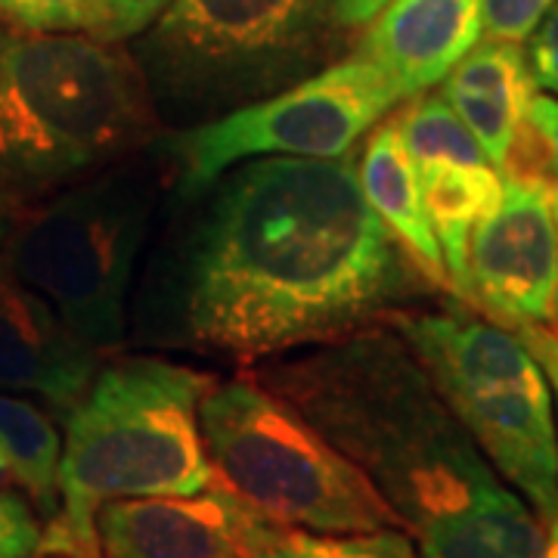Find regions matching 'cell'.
Returning <instances> with one entry per match:
<instances>
[{
	"label": "cell",
	"instance_id": "6da1fadb",
	"mask_svg": "<svg viewBox=\"0 0 558 558\" xmlns=\"http://www.w3.org/2000/svg\"><path fill=\"white\" fill-rule=\"evenodd\" d=\"M428 289L351 156H264L168 190L134 279L128 348L248 369L354 336Z\"/></svg>",
	"mask_w": 558,
	"mask_h": 558
},
{
	"label": "cell",
	"instance_id": "7a4b0ae2",
	"mask_svg": "<svg viewBox=\"0 0 558 558\" xmlns=\"http://www.w3.org/2000/svg\"><path fill=\"white\" fill-rule=\"evenodd\" d=\"M351 459L418 558H543L546 527L506 487L388 326L248 366Z\"/></svg>",
	"mask_w": 558,
	"mask_h": 558
},
{
	"label": "cell",
	"instance_id": "3957f363",
	"mask_svg": "<svg viewBox=\"0 0 558 558\" xmlns=\"http://www.w3.org/2000/svg\"><path fill=\"white\" fill-rule=\"evenodd\" d=\"M215 373L161 354L102 357L62 416L60 512L44 521L40 556L100 558L97 512L112 499L190 497L215 484L199 403Z\"/></svg>",
	"mask_w": 558,
	"mask_h": 558
},
{
	"label": "cell",
	"instance_id": "277c9868",
	"mask_svg": "<svg viewBox=\"0 0 558 558\" xmlns=\"http://www.w3.org/2000/svg\"><path fill=\"white\" fill-rule=\"evenodd\" d=\"M161 131L134 53L0 22V193L16 208L137 156Z\"/></svg>",
	"mask_w": 558,
	"mask_h": 558
},
{
	"label": "cell",
	"instance_id": "5b68a950",
	"mask_svg": "<svg viewBox=\"0 0 558 558\" xmlns=\"http://www.w3.org/2000/svg\"><path fill=\"white\" fill-rule=\"evenodd\" d=\"M161 134L137 156L20 208L0 245V264L102 357L128 348L140 258L171 190Z\"/></svg>",
	"mask_w": 558,
	"mask_h": 558
},
{
	"label": "cell",
	"instance_id": "8992f818",
	"mask_svg": "<svg viewBox=\"0 0 558 558\" xmlns=\"http://www.w3.org/2000/svg\"><path fill=\"white\" fill-rule=\"evenodd\" d=\"M344 35L336 0H171L134 60L161 128L180 131L326 69Z\"/></svg>",
	"mask_w": 558,
	"mask_h": 558
},
{
	"label": "cell",
	"instance_id": "52a82bcc",
	"mask_svg": "<svg viewBox=\"0 0 558 558\" xmlns=\"http://www.w3.org/2000/svg\"><path fill=\"white\" fill-rule=\"evenodd\" d=\"M422 363L444 403L534 515L558 519V428L553 391L515 329L472 307H398L381 317Z\"/></svg>",
	"mask_w": 558,
	"mask_h": 558
},
{
	"label": "cell",
	"instance_id": "ba28073f",
	"mask_svg": "<svg viewBox=\"0 0 558 558\" xmlns=\"http://www.w3.org/2000/svg\"><path fill=\"white\" fill-rule=\"evenodd\" d=\"M199 428L215 478L264 519L314 534L403 531L357 465L248 369L211 381Z\"/></svg>",
	"mask_w": 558,
	"mask_h": 558
},
{
	"label": "cell",
	"instance_id": "9c48e42d",
	"mask_svg": "<svg viewBox=\"0 0 558 558\" xmlns=\"http://www.w3.org/2000/svg\"><path fill=\"white\" fill-rule=\"evenodd\" d=\"M400 102L398 87L379 65L357 53L329 62L299 84L236 112L165 131L161 146L171 161V190H196L220 171L264 156H351Z\"/></svg>",
	"mask_w": 558,
	"mask_h": 558
},
{
	"label": "cell",
	"instance_id": "30bf717a",
	"mask_svg": "<svg viewBox=\"0 0 558 558\" xmlns=\"http://www.w3.org/2000/svg\"><path fill=\"white\" fill-rule=\"evenodd\" d=\"M469 289L472 307L506 329L556 323L558 230L546 183L502 178L469 240Z\"/></svg>",
	"mask_w": 558,
	"mask_h": 558
},
{
	"label": "cell",
	"instance_id": "8fae6325",
	"mask_svg": "<svg viewBox=\"0 0 558 558\" xmlns=\"http://www.w3.org/2000/svg\"><path fill=\"white\" fill-rule=\"evenodd\" d=\"M277 521L218 478L190 497L112 499L97 512L100 558H252Z\"/></svg>",
	"mask_w": 558,
	"mask_h": 558
},
{
	"label": "cell",
	"instance_id": "7c38bea8",
	"mask_svg": "<svg viewBox=\"0 0 558 558\" xmlns=\"http://www.w3.org/2000/svg\"><path fill=\"white\" fill-rule=\"evenodd\" d=\"M100 363V351L0 264V391L38 398L62 418Z\"/></svg>",
	"mask_w": 558,
	"mask_h": 558
},
{
	"label": "cell",
	"instance_id": "4fadbf2b",
	"mask_svg": "<svg viewBox=\"0 0 558 558\" xmlns=\"http://www.w3.org/2000/svg\"><path fill=\"white\" fill-rule=\"evenodd\" d=\"M481 40V0H388L357 57L379 65L403 102L435 90Z\"/></svg>",
	"mask_w": 558,
	"mask_h": 558
},
{
	"label": "cell",
	"instance_id": "5bb4252c",
	"mask_svg": "<svg viewBox=\"0 0 558 558\" xmlns=\"http://www.w3.org/2000/svg\"><path fill=\"white\" fill-rule=\"evenodd\" d=\"M537 84L527 53L512 40H478L440 81V97L478 140L487 161L502 168L527 121Z\"/></svg>",
	"mask_w": 558,
	"mask_h": 558
},
{
	"label": "cell",
	"instance_id": "9a60e30c",
	"mask_svg": "<svg viewBox=\"0 0 558 558\" xmlns=\"http://www.w3.org/2000/svg\"><path fill=\"white\" fill-rule=\"evenodd\" d=\"M357 178L369 208L391 230V236L403 245V252L413 258L422 277L435 289L450 292V277L444 267L438 236H435V227L428 220L425 199H422L418 171L407 153V143L400 137L398 109L391 116H385L363 137Z\"/></svg>",
	"mask_w": 558,
	"mask_h": 558
},
{
	"label": "cell",
	"instance_id": "2e32d148",
	"mask_svg": "<svg viewBox=\"0 0 558 558\" xmlns=\"http://www.w3.org/2000/svg\"><path fill=\"white\" fill-rule=\"evenodd\" d=\"M425 211L435 227L444 267L450 277V295L472 307L469 289V240L472 230L502 193V178L494 165H428L418 168Z\"/></svg>",
	"mask_w": 558,
	"mask_h": 558
},
{
	"label": "cell",
	"instance_id": "e0dca14e",
	"mask_svg": "<svg viewBox=\"0 0 558 558\" xmlns=\"http://www.w3.org/2000/svg\"><path fill=\"white\" fill-rule=\"evenodd\" d=\"M0 450L13 484L35 502L44 521L60 512L62 438L53 416L32 400L0 391Z\"/></svg>",
	"mask_w": 558,
	"mask_h": 558
},
{
	"label": "cell",
	"instance_id": "ac0fdd59",
	"mask_svg": "<svg viewBox=\"0 0 558 558\" xmlns=\"http://www.w3.org/2000/svg\"><path fill=\"white\" fill-rule=\"evenodd\" d=\"M413 106L398 109L400 137L407 143V153L418 168L428 165H490L478 140L462 124L450 102L440 97V90H425L413 97Z\"/></svg>",
	"mask_w": 558,
	"mask_h": 558
},
{
	"label": "cell",
	"instance_id": "d6986e66",
	"mask_svg": "<svg viewBox=\"0 0 558 558\" xmlns=\"http://www.w3.org/2000/svg\"><path fill=\"white\" fill-rule=\"evenodd\" d=\"M252 558H418V553L403 531L314 534L277 524Z\"/></svg>",
	"mask_w": 558,
	"mask_h": 558
},
{
	"label": "cell",
	"instance_id": "ffe728a7",
	"mask_svg": "<svg viewBox=\"0 0 558 558\" xmlns=\"http://www.w3.org/2000/svg\"><path fill=\"white\" fill-rule=\"evenodd\" d=\"M0 22L25 32H69L97 38L100 0H0Z\"/></svg>",
	"mask_w": 558,
	"mask_h": 558
},
{
	"label": "cell",
	"instance_id": "44dd1931",
	"mask_svg": "<svg viewBox=\"0 0 558 558\" xmlns=\"http://www.w3.org/2000/svg\"><path fill=\"white\" fill-rule=\"evenodd\" d=\"M556 0H481V38L524 44Z\"/></svg>",
	"mask_w": 558,
	"mask_h": 558
},
{
	"label": "cell",
	"instance_id": "7402d4cb",
	"mask_svg": "<svg viewBox=\"0 0 558 558\" xmlns=\"http://www.w3.org/2000/svg\"><path fill=\"white\" fill-rule=\"evenodd\" d=\"M44 524L35 519L28 499L0 487V558L35 556Z\"/></svg>",
	"mask_w": 558,
	"mask_h": 558
},
{
	"label": "cell",
	"instance_id": "603a6c76",
	"mask_svg": "<svg viewBox=\"0 0 558 558\" xmlns=\"http://www.w3.org/2000/svg\"><path fill=\"white\" fill-rule=\"evenodd\" d=\"M168 3L171 0H100L97 38L112 44L140 38L165 13Z\"/></svg>",
	"mask_w": 558,
	"mask_h": 558
},
{
	"label": "cell",
	"instance_id": "cb8c5ba5",
	"mask_svg": "<svg viewBox=\"0 0 558 558\" xmlns=\"http://www.w3.org/2000/svg\"><path fill=\"white\" fill-rule=\"evenodd\" d=\"M527 65L537 90L558 100V0L527 38Z\"/></svg>",
	"mask_w": 558,
	"mask_h": 558
},
{
	"label": "cell",
	"instance_id": "d4e9b609",
	"mask_svg": "<svg viewBox=\"0 0 558 558\" xmlns=\"http://www.w3.org/2000/svg\"><path fill=\"white\" fill-rule=\"evenodd\" d=\"M527 124L537 134L543 149H546V165H549V205L558 230V100L537 90L527 102Z\"/></svg>",
	"mask_w": 558,
	"mask_h": 558
},
{
	"label": "cell",
	"instance_id": "484cf974",
	"mask_svg": "<svg viewBox=\"0 0 558 558\" xmlns=\"http://www.w3.org/2000/svg\"><path fill=\"white\" fill-rule=\"evenodd\" d=\"M515 332L539 363L543 376L549 381V391H553V407L558 410V332H553L549 326H521Z\"/></svg>",
	"mask_w": 558,
	"mask_h": 558
},
{
	"label": "cell",
	"instance_id": "4316f807",
	"mask_svg": "<svg viewBox=\"0 0 558 558\" xmlns=\"http://www.w3.org/2000/svg\"><path fill=\"white\" fill-rule=\"evenodd\" d=\"M385 3L388 0H336V16H339L341 28L351 35V32H363L376 20Z\"/></svg>",
	"mask_w": 558,
	"mask_h": 558
},
{
	"label": "cell",
	"instance_id": "83f0119b",
	"mask_svg": "<svg viewBox=\"0 0 558 558\" xmlns=\"http://www.w3.org/2000/svg\"><path fill=\"white\" fill-rule=\"evenodd\" d=\"M16 215H20V208L0 193V245H3V240H7V233H10V227H13V218H16Z\"/></svg>",
	"mask_w": 558,
	"mask_h": 558
},
{
	"label": "cell",
	"instance_id": "f1b7e54d",
	"mask_svg": "<svg viewBox=\"0 0 558 558\" xmlns=\"http://www.w3.org/2000/svg\"><path fill=\"white\" fill-rule=\"evenodd\" d=\"M543 558H558V519L546 524V553Z\"/></svg>",
	"mask_w": 558,
	"mask_h": 558
},
{
	"label": "cell",
	"instance_id": "f546056e",
	"mask_svg": "<svg viewBox=\"0 0 558 558\" xmlns=\"http://www.w3.org/2000/svg\"><path fill=\"white\" fill-rule=\"evenodd\" d=\"M13 484V472H10V462L3 457V450H0V487H10Z\"/></svg>",
	"mask_w": 558,
	"mask_h": 558
},
{
	"label": "cell",
	"instance_id": "4dcf8cb0",
	"mask_svg": "<svg viewBox=\"0 0 558 558\" xmlns=\"http://www.w3.org/2000/svg\"><path fill=\"white\" fill-rule=\"evenodd\" d=\"M25 558H28V556H25ZM40 558H57V556H40Z\"/></svg>",
	"mask_w": 558,
	"mask_h": 558
},
{
	"label": "cell",
	"instance_id": "1f68e13d",
	"mask_svg": "<svg viewBox=\"0 0 558 558\" xmlns=\"http://www.w3.org/2000/svg\"><path fill=\"white\" fill-rule=\"evenodd\" d=\"M556 323H558V319H556Z\"/></svg>",
	"mask_w": 558,
	"mask_h": 558
}]
</instances>
